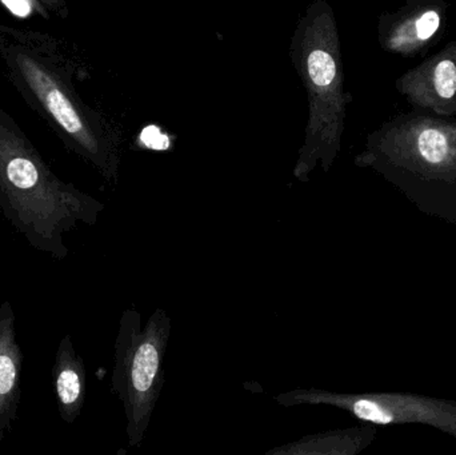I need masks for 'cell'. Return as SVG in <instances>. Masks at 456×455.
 <instances>
[{
  "instance_id": "obj_8",
  "label": "cell",
  "mask_w": 456,
  "mask_h": 455,
  "mask_svg": "<svg viewBox=\"0 0 456 455\" xmlns=\"http://www.w3.org/2000/svg\"><path fill=\"white\" fill-rule=\"evenodd\" d=\"M395 87L414 111L456 120V40L402 74Z\"/></svg>"
},
{
  "instance_id": "obj_11",
  "label": "cell",
  "mask_w": 456,
  "mask_h": 455,
  "mask_svg": "<svg viewBox=\"0 0 456 455\" xmlns=\"http://www.w3.org/2000/svg\"><path fill=\"white\" fill-rule=\"evenodd\" d=\"M375 425L308 435L295 443L275 446L265 455H358L375 440Z\"/></svg>"
},
{
  "instance_id": "obj_2",
  "label": "cell",
  "mask_w": 456,
  "mask_h": 455,
  "mask_svg": "<svg viewBox=\"0 0 456 455\" xmlns=\"http://www.w3.org/2000/svg\"><path fill=\"white\" fill-rule=\"evenodd\" d=\"M0 210L39 253L64 259V235L93 226L104 205L59 179L12 117L0 106Z\"/></svg>"
},
{
  "instance_id": "obj_9",
  "label": "cell",
  "mask_w": 456,
  "mask_h": 455,
  "mask_svg": "<svg viewBox=\"0 0 456 455\" xmlns=\"http://www.w3.org/2000/svg\"><path fill=\"white\" fill-rule=\"evenodd\" d=\"M23 353L16 339L15 314L10 302L0 305V441L18 417Z\"/></svg>"
},
{
  "instance_id": "obj_1",
  "label": "cell",
  "mask_w": 456,
  "mask_h": 455,
  "mask_svg": "<svg viewBox=\"0 0 456 455\" xmlns=\"http://www.w3.org/2000/svg\"><path fill=\"white\" fill-rule=\"evenodd\" d=\"M0 59L11 85L66 149L109 183H117L122 134L86 103L74 82V66L58 40L45 32L0 24Z\"/></svg>"
},
{
  "instance_id": "obj_12",
  "label": "cell",
  "mask_w": 456,
  "mask_h": 455,
  "mask_svg": "<svg viewBox=\"0 0 456 455\" xmlns=\"http://www.w3.org/2000/svg\"><path fill=\"white\" fill-rule=\"evenodd\" d=\"M39 13L63 15L67 11V0H31Z\"/></svg>"
},
{
  "instance_id": "obj_3",
  "label": "cell",
  "mask_w": 456,
  "mask_h": 455,
  "mask_svg": "<svg viewBox=\"0 0 456 455\" xmlns=\"http://www.w3.org/2000/svg\"><path fill=\"white\" fill-rule=\"evenodd\" d=\"M355 165L377 171L423 213L456 222V120L396 115L369 134Z\"/></svg>"
},
{
  "instance_id": "obj_5",
  "label": "cell",
  "mask_w": 456,
  "mask_h": 455,
  "mask_svg": "<svg viewBox=\"0 0 456 455\" xmlns=\"http://www.w3.org/2000/svg\"><path fill=\"white\" fill-rule=\"evenodd\" d=\"M171 318L162 307L146 325L134 307L120 315L115 341L111 389L122 402L131 448H141L165 386V360L170 341Z\"/></svg>"
},
{
  "instance_id": "obj_7",
  "label": "cell",
  "mask_w": 456,
  "mask_h": 455,
  "mask_svg": "<svg viewBox=\"0 0 456 455\" xmlns=\"http://www.w3.org/2000/svg\"><path fill=\"white\" fill-rule=\"evenodd\" d=\"M446 0H406L378 21V39L386 53L402 58H420L441 42L447 32Z\"/></svg>"
},
{
  "instance_id": "obj_4",
  "label": "cell",
  "mask_w": 456,
  "mask_h": 455,
  "mask_svg": "<svg viewBox=\"0 0 456 455\" xmlns=\"http://www.w3.org/2000/svg\"><path fill=\"white\" fill-rule=\"evenodd\" d=\"M291 59L305 85L308 122L292 175L310 181L321 163L331 170L342 147L346 111L350 95L345 90V69L334 10L316 0L305 11L291 40Z\"/></svg>"
},
{
  "instance_id": "obj_6",
  "label": "cell",
  "mask_w": 456,
  "mask_h": 455,
  "mask_svg": "<svg viewBox=\"0 0 456 455\" xmlns=\"http://www.w3.org/2000/svg\"><path fill=\"white\" fill-rule=\"evenodd\" d=\"M283 408L331 406L370 425L420 424L436 427L456 440V401L436 400L410 393H337L295 389L276 395Z\"/></svg>"
},
{
  "instance_id": "obj_10",
  "label": "cell",
  "mask_w": 456,
  "mask_h": 455,
  "mask_svg": "<svg viewBox=\"0 0 456 455\" xmlns=\"http://www.w3.org/2000/svg\"><path fill=\"white\" fill-rule=\"evenodd\" d=\"M53 374L59 416L66 424H74L85 406L86 366L69 336L61 339Z\"/></svg>"
}]
</instances>
